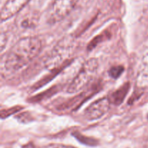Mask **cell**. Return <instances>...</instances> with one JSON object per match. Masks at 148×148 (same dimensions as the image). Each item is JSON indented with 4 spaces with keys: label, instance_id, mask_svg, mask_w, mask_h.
<instances>
[{
    "label": "cell",
    "instance_id": "cell-1",
    "mask_svg": "<svg viewBox=\"0 0 148 148\" xmlns=\"http://www.w3.org/2000/svg\"><path fill=\"white\" fill-rule=\"evenodd\" d=\"M42 42L38 38L27 36L20 39L5 55L2 70L15 73L27 66L40 53Z\"/></svg>",
    "mask_w": 148,
    "mask_h": 148
},
{
    "label": "cell",
    "instance_id": "cell-2",
    "mask_svg": "<svg viewBox=\"0 0 148 148\" xmlns=\"http://www.w3.org/2000/svg\"><path fill=\"white\" fill-rule=\"evenodd\" d=\"M74 47L75 38L73 36H66L62 38L45 58L46 68L53 71L69 62L67 59L72 54Z\"/></svg>",
    "mask_w": 148,
    "mask_h": 148
},
{
    "label": "cell",
    "instance_id": "cell-3",
    "mask_svg": "<svg viewBox=\"0 0 148 148\" xmlns=\"http://www.w3.org/2000/svg\"><path fill=\"white\" fill-rule=\"evenodd\" d=\"M98 61L95 58L87 60L67 88V92L77 93L85 89L92 80L98 69Z\"/></svg>",
    "mask_w": 148,
    "mask_h": 148
},
{
    "label": "cell",
    "instance_id": "cell-4",
    "mask_svg": "<svg viewBox=\"0 0 148 148\" xmlns=\"http://www.w3.org/2000/svg\"><path fill=\"white\" fill-rule=\"evenodd\" d=\"M79 0H54L47 12V21L55 24L62 21L75 7Z\"/></svg>",
    "mask_w": 148,
    "mask_h": 148
},
{
    "label": "cell",
    "instance_id": "cell-5",
    "mask_svg": "<svg viewBox=\"0 0 148 148\" xmlns=\"http://www.w3.org/2000/svg\"><path fill=\"white\" fill-rule=\"evenodd\" d=\"M108 97H103L91 103L84 111V116L89 121H94L103 116L111 107Z\"/></svg>",
    "mask_w": 148,
    "mask_h": 148
},
{
    "label": "cell",
    "instance_id": "cell-6",
    "mask_svg": "<svg viewBox=\"0 0 148 148\" xmlns=\"http://www.w3.org/2000/svg\"><path fill=\"white\" fill-rule=\"evenodd\" d=\"M30 0H7L1 11V22L6 21L20 12Z\"/></svg>",
    "mask_w": 148,
    "mask_h": 148
},
{
    "label": "cell",
    "instance_id": "cell-7",
    "mask_svg": "<svg viewBox=\"0 0 148 148\" xmlns=\"http://www.w3.org/2000/svg\"><path fill=\"white\" fill-rule=\"evenodd\" d=\"M39 15L36 12H30L20 16L17 20V25L23 30L33 29L38 23Z\"/></svg>",
    "mask_w": 148,
    "mask_h": 148
},
{
    "label": "cell",
    "instance_id": "cell-8",
    "mask_svg": "<svg viewBox=\"0 0 148 148\" xmlns=\"http://www.w3.org/2000/svg\"><path fill=\"white\" fill-rule=\"evenodd\" d=\"M130 88V84L129 82L125 83L123 85L121 88H119L118 90L113 92L108 98H109L111 104L114 105L119 106L124 102V99L126 98V96L128 94L129 90Z\"/></svg>",
    "mask_w": 148,
    "mask_h": 148
},
{
    "label": "cell",
    "instance_id": "cell-9",
    "mask_svg": "<svg viewBox=\"0 0 148 148\" xmlns=\"http://www.w3.org/2000/svg\"><path fill=\"white\" fill-rule=\"evenodd\" d=\"M137 82L143 86L148 85V62L145 60H143V64L138 71Z\"/></svg>",
    "mask_w": 148,
    "mask_h": 148
},
{
    "label": "cell",
    "instance_id": "cell-10",
    "mask_svg": "<svg viewBox=\"0 0 148 148\" xmlns=\"http://www.w3.org/2000/svg\"><path fill=\"white\" fill-rule=\"evenodd\" d=\"M73 136L79 142V143H82L83 145H85L91 146V147H94V146L98 145V140H95L93 138H91V137H86V136L83 135V134H80V133L77 132H74Z\"/></svg>",
    "mask_w": 148,
    "mask_h": 148
},
{
    "label": "cell",
    "instance_id": "cell-11",
    "mask_svg": "<svg viewBox=\"0 0 148 148\" xmlns=\"http://www.w3.org/2000/svg\"><path fill=\"white\" fill-rule=\"evenodd\" d=\"M124 71V67L121 65L112 66L109 70V75L114 79H117L122 75Z\"/></svg>",
    "mask_w": 148,
    "mask_h": 148
},
{
    "label": "cell",
    "instance_id": "cell-12",
    "mask_svg": "<svg viewBox=\"0 0 148 148\" xmlns=\"http://www.w3.org/2000/svg\"><path fill=\"white\" fill-rule=\"evenodd\" d=\"M21 108H22L20 106H16V107H13V108H8V109L1 110V119L7 118V117H8L9 116L15 114V113H17V111H20Z\"/></svg>",
    "mask_w": 148,
    "mask_h": 148
},
{
    "label": "cell",
    "instance_id": "cell-13",
    "mask_svg": "<svg viewBox=\"0 0 148 148\" xmlns=\"http://www.w3.org/2000/svg\"><path fill=\"white\" fill-rule=\"evenodd\" d=\"M54 148H77L70 145H56L54 146Z\"/></svg>",
    "mask_w": 148,
    "mask_h": 148
},
{
    "label": "cell",
    "instance_id": "cell-14",
    "mask_svg": "<svg viewBox=\"0 0 148 148\" xmlns=\"http://www.w3.org/2000/svg\"><path fill=\"white\" fill-rule=\"evenodd\" d=\"M147 119H148V114H147Z\"/></svg>",
    "mask_w": 148,
    "mask_h": 148
}]
</instances>
